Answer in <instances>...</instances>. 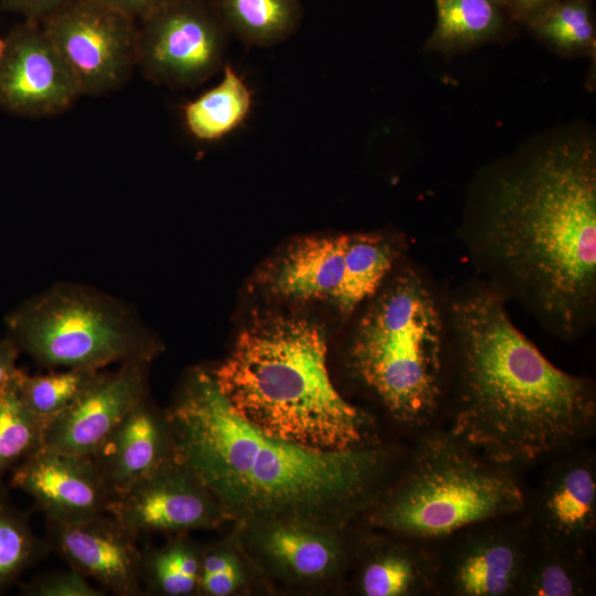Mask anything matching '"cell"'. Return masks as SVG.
<instances>
[{
	"label": "cell",
	"instance_id": "obj_1",
	"mask_svg": "<svg viewBox=\"0 0 596 596\" xmlns=\"http://www.w3.org/2000/svg\"><path fill=\"white\" fill-rule=\"evenodd\" d=\"M461 238L483 281L555 337L573 340L596 307V149L554 142L501 172Z\"/></svg>",
	"mask_w": 596,
	"mask_h": 596
},
{
	"label": "cell",
	"instance_id": "obj_2",
	"mask_svg": "<svg viewBox=\"0 0 596 596\" xmlns=\"http://www.w3.org/2000/svg\"><path fill=\"white\" fill-rule=\"evenodd\" d=\"M485 283L446 308L455 377L450 434L510 467L571 449L594 426L592 382L553 365Z\"/></svg>",
	"mask_w": 596,
	"mask_h": 596
},
{
	"label": "cell",
	"instance_id": "obj_3",
	"mask_svg": "<svg viewBox=\"0 0 596 596\" xmlns=\"http://www.w3.org/2000/svg\"><path fill=\"white\" fill-rule=\"evenodd\" d=\"M166 416L174 462L227 512L272 517L351 503L380 466L374 450L326 451L265 434L231 407L202 369L190 373Z\"/></svg>",
	"mask_w": 596,
	"mask_h": 596
},
{
	"label": "cell",
	"instance_id": "obj_4",
	"mask_svg": "<svg viewBox=\"0 0 596 596\" xmlns=\"http://www.w3.org/2000/svg\"><path fill=\"white\" fill-rule=\"evenodd\" d=\"M212 374L231 407L269 436L326 451L364 445L368 417L337 391L324 336L309 320H255Z\"/></svg>",
	"mask_w": 596,
	"mask_h": 596
},
{
	"label": "cell",
	"instance_id": "obj_5",
	"mask_svg": "<svg viewBox=\"0 0 596 596\" xmlns=\"http://www.w3.org/2000/svg\"><path fill=\"white\" fill-rule=\"evenodd\" d=\"M373 298L350 348L351 365L395 419L423 426L444 394L446 310L413 268H404Z\"/></svg>",
	"mask_w": 596,
	"mask_h": 596
},
{
	"label": "cell",
	"instance_id": "obj_6",
	"mask_svg": "<svg viewBox=\"0 0 596 596\" xmlns=\"http://www.w3.org/2000/svg\"><path fill=\"white\" fill-rule=\"evenodd\" d=\"M524 505V492L509 467L487 459L449 433L423 440L409 473L377 521L412 539L435 540L510 517Z\"/></svg>",
	"mask_w": 596,
	"mask_h": 596
},
{
	"label": "cell",
	"instance_id": "obj_7",
	"mask_svg": "<svg viewBox=\"0 0 596 596\" xmlns=\"http://www.w3.org/2000/svg\"><path fill=\"white\" fill-rule=\"evenodd\" d=\"M20 352L46 368L97 370L151 362L160 344L121 301L97 290L58 284L6 317Z\"/></svg>",
	"mask_w": 596,
	"mask_h": 596
},
{
	"label": "cell",
	"instance_id": "obj_8",
	"mask_svg": "<svg viewBox=\"0 0 596 596\" xmlns=\"http://www.w3.org/2000/svg\"><path fill=\"white\" fill-rule=\"evenodd\" d=\"M401 253L397 238L380 233L306 237L274 258L259 280L273 295L327 301L347 316L377 292Z\"/></svg>",
	"mask_w": 596,
	"mask_h": 596
},
{
	"label": "cell",
	"instance_id": "obj_9",
	"mask_svg": "<svg viewBox=\"0 0 596 596\" xmlns=\"http://www.w3.org/2000/svg\"><path fill=\"white\" fill-rule=\"evenodd\" d=\"M230 38L210 0H172L138 22L137 67L157 85L195 87L222 71Z\"/></svg>",
	"mask_w": 596,
	"mask_h": 596
},
{
	"label": "cell",
	"instance_id": "obj_10",
	"mask_svg": "<svg viewBox=\"0 0 596 596\" xmlns=\"http://www.w3.org/2000/svg\"><path fill=\"white\" fill-rule=\"evenodd\" d=\"M40 22L82 95L117 91L137 67L138 22L100 0H68Z\"/></svg>",
	"mask_w": 596,
	"mask_h": 596
},
{
	"label": "cell",
	"instance_id": "obj_11",
	"mask_svg": "<svg viewBox=\"0 0 596 596\" xmlns=\"http://www.w3.org/2000/svg\"><path fill=\"white\" fill-rule=\"evenodd\" d=\"M81 95L41 22L24 20L9 33L0 57V108L23 117H50L70 109Z\"/></svg>",
	"mask_w": 596,
	"mask_h": 596
},
{
	"label": "cell",
	"instance_id": "obj_12",
	"mask_svg": "<svg viewBox=\"0 0 596 596\" xmlns=\"http://www.w3.org/2000/svg\"><path fill=\"white\" fill-rule=\"evenodd\" d=\"M46 542L71 568L116 596L145 595L138 536L109 513L49 521Z\"/></svg>",
	"mask_w": 596,
	"mask_h": 596
},
{
	"label": "cell",
	"instance_id": "obj_13",
	"mask_svg": "<svg viewBox=\"0 0 596 596\" xmlns=\"http://www.w3.org/2000/svg\"><path fill=\"white\" fill-rule=\"evenodd\" d=\"M219 510L209 491L172 459L113 498L107 513L139 538L210 526Z\"/></svg>",
	"mask_w": 596,
	"mask_h": 596
},
{
	"label": "cell",
	"instance_id": "obj_14",
	"mask_svg": "<svg viewBox=\"0 0 596 596\" xmlns=\"http://www.w3.org/2000/svg\"><path fill=\"white\" fill-rule=\"evenodd\" d=\"M149 363L127 362L115 371H100L70 407L47 422L44 446L92 456L123 418L148 396Z\"/></svg>",
	"mask_w": 596,
	"mask_h": 596
},
{
	"label": "cell",
	"instance_id": "obj_15",
	"mask_svg": "<svg viewBox=\"0 0 596 596\" xmlns=\"http://www.w3.org/2000/svg\"><path fill=\"white\" fill-rule=\"evenodd\" d=\"M490 520L458 533L445 563H438V582L453 595L504 596L518 592L529 558L521 528L492 525Z\"/></svg>",
	"mask_w": 596,
	"mask_h": 596
},
{
	"label": "cell",
	"instance_id": "obj_16",
	"mask_svg": "<svg viewBox=\"0 0 596 596\" xmlns=\"http://www.w3.org/2000/svg\"><path fill=\"white\" fill-rule=\"evenodd\" d=\"M9 486L30 496L49 521L107 513L110 496L91 456L43 446L13 468Z\"/></svg>",
	"mask_w": 596,
	"mask_h": 596
},
{
	"label": "cell",
	"instance_id": "obj_17",
	"mask_svg": "<svg viewBox=\"0 0 596 596\" xmlns=\"http://www.w3.org/2000/svg\"><path fill=\"white\" fill-rule=\"evenodd\" d=\"M544 544L581 550L596 524V473L589 454L561 458L547 470L535 501Z\"/></svg>",
	"mask_w": 596,
	"mask_h": 596
},
{
	"label": "cell",
	"instance_id": "obj_18",
	"mask_svg": "<svg viewBox=\"0 0 596 596\" xmlns=\"http://www.w3.org/2000/svg\"><path fill=\"white\" fill-rule=\"evenodd\" d=\"M110 500L173 459L166 415L139 402L91 456Z\"/></svg>",
	"mask_w": 596,
	"mask_h": 596
},
{
	"label": "cell",
	"instance_id": "obj_19",
	"mask_svg": "<svg viewBox=\"0 0 596 596\" xmlns=\"http://www.w3.org/2000/svg\"><path fill=\"white\" fill-rule=\"evenodd\" d=\"M435 28L424 51L447 55L502 40L514 22L500 0H435Z\"/></svg>",
	"mask_w": 596,
	"mask_h": 596
},
{
	"label": "cell",
	"instance_id": "obj_20",
	"mask_svg": "<svg viewBox=\"0 0 596 596\" xmlns=\"http://www.w3.org/2000/svg\"><path fill=\"white\" fill-rule=\"evenodd\" d=\"M220 82L182 106V119L189 134L200 141H217L248 118L253 93L243 76L225 63Z\"/></svg>",
	"mask_w": 596,
	"mask_h": 596
},
{
	"label": "cell",
	"instance_id": "obj_21",
	"mask_svg": "<svg viewBox=\"0 0 596 596\" xmlns=\"http://www.w3.org/2000/svg\"><path fill=\"white\" fill-rule=\"evenodd\" d=\"M231 35L268 47L289 39L302 19L300 0H210Z\"/></svg>",
	"mask_w": 596,
	"mask_h": 596
},
{
	"label": "cell",
	"instance_id": "obj_22",
	"mask_svg": "<svg viewBox=\"0 0 596 596\" xmlns=\"http://www.w3.org/2000/svg\"><path fill=\"white\" fill-rule=\"evenodd\" d=\"M438 563L423 546H394L374 554L365 563L360 588L368 596L423 594L437 585Z\"/></svg>",
	"mask_w": 596,
	"mask_h": 596
},
{
	"label": "cell",
	"instance_id": "obj_23",
	"mask_svg": "<svg viewBox=\"0 0 596 596\" xmlns=\"http://www.w3.org/2000/svg\"><path fill=\"white\" fill-rule=\"evenodd\" d=\"M526 26L555 53L565 57H588L595 65L593 0H560Z\"/></svg>",
	"mask_w": 596,
	"mask_h": 596
},
{
	"label": "cell",
	"instance_id": "obj_24",
	"mask_svg": "<svg viewBox=\"0 0 596 596\" xmlns=\"http://www.w3.org/2000/svg\"><path fill=\"white\" fill-rule=\"evenodd\" d=\"M582 551L544 544L526 561L518 592L530 596H578L588 588Z\"/></svg>",
	"mask_w": 596,
	"mask_h": 596
},
{
	"label": "cell",
	"instance_id": "obj_25",
	"mask_svg": "<svg viewBox=\"0 0 596 596\" xmlns=\"http://www.w3.org/2000/svg\"><path fill=\"white\" fill-rule=\"evenodd\" d=\"M49 551L46 540L39 539L33 532L29 513L11 502L8 488L0 481V594L43 560Z\"/></svg>",
	"mask_w": 596,
	"mask_h": 596
},
{
	"label": "cell",
	"instance_id": "obj_26",
	"mask_svg": "<svg viewBox=\"0 0 596 596\" xmlns=\"http://www.w3.org/2000/svg\"><path fill=\"white\" fill-rule=\"evenodd\" d=\"M200 567L201 555L181 539L161 549H143L140 563L143 593L191 595L199 590Z\"/></svg>",
	"mask_w": 596,
	"mask_h": 596
},
{
	"label": "cell",
	"instance_id": "obj_27",
	"mask_svg": "<svg viewBox=\"0 0 596 596\" xmlns=\"http://www.w3.org/2000/svg\"><path fill=\"white\" fill-rule=\"evenodd\" d=\"M47 422L23 403L12 377L0 389V478L44 446Z\"/></svg>",
	"mask_w": 596,
	"mask_h": 596
},
{
	"label": "cell",
	"instance_id": "obj_28",
	"mask_svg": "<svg viewBox=\"0 0 596 596\" xmlns=\"http://www.w3.org/2000/svg\"><path fill=\"white\" fill-rule=\"evenodd\" d=\"M100 371L64 369L47 374L29 375L17 369L12 379L23 403L33 413L50 421L70 407Z\"/></svg>",
	"mask_w": 596,
	"mask_h": 596
},
{
	"label": "cell",
	"instance_id": "obj_29",
	"mask_svg": "<svg viewBox=\"0 0 596 596\" xmlns=\"http://www.w3.org/2000/svg\"><path fill=\"white\" fill-rule=\"evenodd\" d=\"M269 554L299 576L316 577L326 573L336 561L329 542L300 528L281 524L265 538Z\"/></svg>",
	"mask_w": 596,
	"mask_h": 596
},
{
	"label": "cell",
	"instance_id": "obj_30",
	"mask_svg": "<svg viewBox=\"0 0 596 596\" xmlns=\"http://www.w3.org/2000/svg\"><path fill=\"white\" fill-rule=\"evenodd\" d=\"M25 596H105L104 588L96 587L88 578L70 567L68 571L49 572L20 584Z\"/></svg>",
	"mask_w": 596,
	"mask_h": 596
},
{
	"label": "cell",
	"instance_id": "obj_31",
	"mask_svg": "<svg viewBox=\"0 0 596 596\" xmlns=\"http://www.w3.org/2000/svg\"><path fill=\"white\" fill-rule=\"evenodd\" d=\"M240 578V568L232 555L221 550L201 555L199 590L212 596H226L237 587Z\"/></svg>",
	"mask_w": 596,
	"mask_h": 596
},
{
	"label": "cell",
	"instance_id": "obj_32",
	"mask_svg": "<svg viewBox=\"0 0 596 596\" xmlns=\"http://www.w3.org/2000/svg\"><path fill=\"white\" fill-rule=\"evenodd\" d=\"M68 0H0L4 11L20 14L24 20L42 21Z\"/></svg>",
	"mask_w": 596,
	"mask_h": 596
},
{
	"label": "cell",
	"instance_id": "obj_33",
	"mask_svg": "<svg viewBox=\"0 0 596 596\" xmlns=\"http://www.w3.org/2000/svg\"><path fill=\"white\" fill-rule=\"evenodd\" d=\"M514 22L529 25L560 0H500Z\"/></svg>",
	"mask_w": 596,
	"mask_h": 596
},
{
	"label": "cell",
	"instance_id": "obj_34",
	"mask_svg": "<svg viewBox=\"0 0 596 596\" xmlns=\"http://www.w3.org/2000/svg\"><path fill=\"white\" fill-rule=\"evenodd\" d=\"M137 22L156 12L172 0H100Z\"/></svg>",
	"mask_w": 596,
	"mask_h": 596
},
{
	"label": "cell",
	"instance_id": "obj_35",
	"mask_svg": "<svg viewBox=\"0 0 596 596\" xmlns=\"http://www.w3.org/2000/svg\"><path fill=\"white\" fill-rule=\"evenodd\" d=\"M19 353V348L9 337L0 340V389L10 381L18 369L15 362Z\"/></svg>",
	"mask_w": 596,
	"mask_h": 596
},
{
	"label": "cell",
	"instance_id": "obj_36",
	"mask_svg": "<svg viewBox=\"0 0 596 596\" xmlns=\"http://www.w3.org/2000/svg\"><path fill=\"white\" fill-rule=\"evenodd\" d=\"M6 39H2L0 35V57L2 55V52L4 50Z\"/></svg>",
	"mask_w": 596,
	"mask_h": 596
}]
</instances>
